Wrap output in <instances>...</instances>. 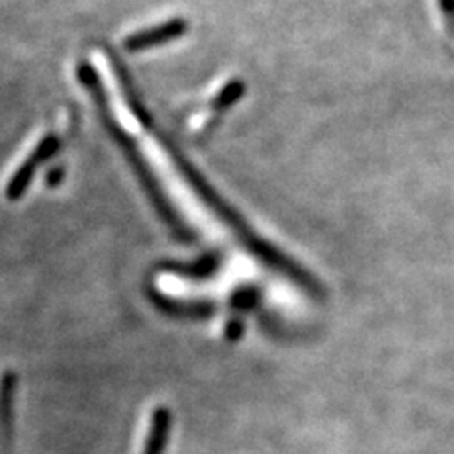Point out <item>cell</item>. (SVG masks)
Wrapping results in <instances>:
<instances>
[{
  "mask_svg": "<svg viewBox=\"0 0 454 454\" xmlns=\"http://www.w3.org/2000/svg\"><path fill=\"white\" fill-rule=\"evenodd\" d=\"M170 434V411L168 407H158L150 419L148 439L142 454H163Z\"/></svg>",
  "mask_w": 454,
  "mask_h": 454,
  "instance_id": "1",
  "label": "cell"
}]
</instances>
